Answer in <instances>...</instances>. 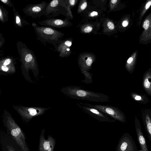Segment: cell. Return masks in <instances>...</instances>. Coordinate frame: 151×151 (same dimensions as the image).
<instances>
[{"label": "cell", "mask_w": 151, "mask_h": 151, "mask_svg": "<svg viewBox=\"0 0 151 151\" xmlns=\"http://www.w3.org/2000/svg\"><path fill=\"white\" fill-rule=\"evenodd\" d=\"M67 95L71 98L95 102H108L110 97L103 93L95 92L85 89L82 86H73L66 88Z\"/></svg>", "instance_id": "obj_1"}, {"label": "cell", "mask_w": 151, "mask_h": 151, "mask_svg": "<svg viewBox=\"0 0 151 151\" xmlns=\"http://www.w3.org/2000/svg\"><path fill=\"white\" fill-rule=\"evenodd\" d=\"M36 35L42 42L52 44L56 50L57 44L60 42V33L55 29L45 26H39L34 23H32Z\"/></svg>", "instance_id": "obj_2"}, {"label": "cell", "mask_w": 151, "mask_h": 151, "mask_svg": "<svg viewBox=\"0 0 151 151\" xmlns=\"http://www.w3.org/2000/svg\"><path fill=\"white\" fill-rule=\"evenodd\" d=\"M83 104L98 109L114 119L122 122L126 121V117L124 113L116 107L108 105L91 104L87 103Z\"/></svg>", "instance_id": "obj_3"}, {"label": "cell", "mask_w": 151, "mask_h": 151, "mask_svg": "<svg viewBox=\"0 0 151 151\" xmlns=\"http://www.w3.org/2000/svg\"><path fill=\"white\" fill-rule=\"evenodd\" d=\"M8 128L10 134L22 151H29L24 135L20 128L14 122H9Z\"/></svg>", "instance_id": "obj_4"}, {"label": "cell", "mask_w": 151, "mask_h": 151, "mask_svg": "<svg viewBox=\"0 0 151 151\" xmlns=\"http://www.w3.org/2000/svg\"><path fill=\"white\" fill-rule=\"evenodd\" d=\"M46 1H42L37 4H30L23 9V12L27 16L33 18L40 17L45 14L47 6Z\"/></svg>", "instance_id": "obj_5"}, {"label": "cell", "mask_w": 151, "mask_h": 151, "mask_svg": "<svg viewBox=\"0 0 151 151\" xmlns=\"http://www.w3.org/2000/svg\"><path fill=\"white\" fill-rule=\"evenodd\" d=\"M76 104L83 112L100 121H114L110 117L95 108L85 105L82 102H78Z\"/></svg>", "instance_id": "obj_6"}, {"label": "cell", "mask_w": 151, "mask_h": 151, "mask_svg": "<svg viewBox=\"0 0 151 151\" xmlns=\"http://www.w3.org/2000/svg\"><path fill=\"white\" fill-rule=\"evenodd\" d=\"M142 26L143 30L139 37V43L147 44L151 43V12L143 20Z\"/></svg>", "instance_id": "obj_7"}, {"label": "cell", "mask_w": 151, "mask_h": 151, "mask_svg": "<svg viewBox=\"0 0 151 151\" xmlns=\"http://www.w3.org/2000/svg\"><path fill=\"white\" fill-rule=\"evenodd\" d=\"M45 130L41 132L39 139L38 151H54L55 140L52 136L49 135L47 139L44 137Z\"/></svg>", "instance_id": "obj_8"}, {"label": "cell", "mask_w": 151, "mask_h": 151, "mask_svg": "<svg viewBox=\"0 0 151 151\" xmlns=\"http://www.w3.org/2000/svg\"><path fill=\"white\" fill-rule=\"evenodd\" d=\"M118 151H137L135 141L129 134H126L122 139L118 147Z\"/></svg>", "instance_id": "obj_9"}, {"label": "cell", "mask_w": 151, "mask_h": 151, "mask_svg": "<svg viewBox=\"0 0 151 151\" xmlns=\"http://www.w3.org/2000/svg\"><path fill=\"white\" fill-rule=\"evenodd\" d=\"M142 116L145 128L151 142V109H146L142 110Z\"/></svg>", "instance_id": "obj_10"}, {"label": "cell", "mask_w": 151, "mask_h": 151, "mask_svg": "<svg viewBox=\"0 0 151 151\" xmlns=\"http://www.w3.org/2000/svg\"><path fill=\"white\" fill-rule=\"evenodd\" d=\"M135 126L138 140L143 151H149L145 138L142 131L139 120L136 116L134 119Z\"/></svg>", "instance_id": "obj_11"}, {"label": "cell", "mask_w": 151, "mask_h": 151, "mask_svg": "<svg viewBox=\"0 0 151 151\" xmlns=\"http://www.w3.org/2000/svg\"><path fill=\"white\" fill-rule=\"evenodd\" d=\"M142 86L147 94L151 96V68H149L144 74Z\"/></svg>", "instance_id": "obj_12"}, {"label": "cell", "mask_w": 151, "mask_h": 151, "mask_svg": "<svg viewBox=\"0 0 151 151\" xmlns=\"http://www.w3.org/2000/svg\"><path fill=\"white\" fill-rule=\"evenodd\" d=\"M39 24L41 25L47 27L58 28L63 26L64 21L61 19L55 18H48L40 22Z\"/></svg>", "instance_id": "obj_13"}, {"label": "cell", "mask_w": 151, "mask_h": 151, "mask_svg": "<svg viewBox=\"0 0 151 151\" xmlns=\"http://www.w3.org/2000/svg\"><path fill=\"white\" fill-rule=\"evenodd\" d=\"M138 51L134 52L127 61L125 68L131 74L134 72L137 62Z\"/></svg>", "instance_id": "obj_14"}, {"label": "cell", "mask_w": 151, "mask_h": 151, "mask_svg": "<svg viewBox=\"0 0 151 151\" xmlns=\"http://www.w3.org/2000/svg\"><path fill=\"white\" fill-rule=\"evenodd\" d=\"M13 10L14 11V22L15 26L18 28H22L26 25H29V24L23 19L15 10Z\"/></svg>", "instance_id": "obj_15"}, {"label": "cell", "mask_w": 151, "mask_h": 151, "mask_svg": "<svg viewBox=\"0 0 151 151\" xmlns=\"http://www.w3.org/2000/svg\"><path fill=\"white\" fill-rule=\"evenodd\" d=\"M130 96L134 101L142 104H146L148 103L149 99L145 94H138L134 92L131 93Z\"/></svg>", "instance_id": "obj_16"}, {"label": "cell", "mask_w": 151, "mask_h": 151, "mask_svg": "<svg viewBox=\"0 0 151 151\" xmlns=\"http://www.w3.org/2000/svg\"><path fill=\"white\" fill-rule=\"evenodd\" d=\"M59 0H53L48 3L45 15L48 16L51 13H54L59 4Z\"/></svg>", "instance_id": "obj_17"}, {"label": "cell", "mask_w": 151, "mask_h": 151, "mask_svg": "<svg viewBox=\"0 0 151 151\" xmlns=\"http://www.w3.org/2000/svg\"><path fill=\"white\" fill-rule=\"evenodd\" d=\"M151 6V0H148L144 3L141 9L138 18V24L139 26L141 24V21L143 17Z\"/></svg>", "instance_id": "obj_18"}, {"label": "cell", "mask_w": 151, "mask_h": 151, "mask_svg": "<svg viewBox=\"0 0 151 151\" xmlns=\"http://www.w3.org/2000/svg\"><path fill=\"white\" fill-rule=\"evenodd\" d=\"M8 12L3 6L0 5V20L1 22L4 23L8 20Z\"/></svg>", "instance_id": "obj_19"}, {"label": "cell", "mask_w": 151, "mask_h": 151, "mask_svg": "<svg viewBox=\"0 0 151 151\" xmlns=\"http://www.w3.org/2000/svg\"><path fill=\"white\" fill-rule=\"evenodd\" d=\"M84 76L85 80L82 81V82H84L87 84L90 83L92 81V74L88 72H82Z\"/></svg>", "instance_id": "obj_20"}, {"label": "cell", "mask_w": 151, "mask_h": 151, "mask_svg": "<svg viewBox=\"0 0 151 151\" xmlns=\"http://www.w3.org/2000/svg\"><path fill=\"white\" fill-rule=\"evenodd\" d=\"M0 1L10 7L13 6V4L10 0H0Z\"/></svg>", "instance_id": "obj_21"}, {"label": "cell", "mask_w": 151, "mask_h": 151, "mask_svg": "<svg viewBox=\"0 0 151 151\" xmlns=\"http://www.w3.org/2000/svg\"><path fill=\"white\" fill-rule=\"evenodd\" d=\"M12 59L9 58H7L5 60L3 63V65L7 66L9 65L11 62Z\"/></svg>", "instance_id": "obj_22"}, {"label": "cell", "mask_w": 151, "mask_h": 151, "mask_svg": "<svg viewBox=\"0 0 151 151\" xmlns=\"http://www.w3.org/2000/svg\"><path fill=\"white\" fill-rule=\"evenodd\" d=\"M28 111L29 112L30 114L32 116H35L36 115L37 113V111L32 108H29L28 109Z\"/></svg>", "instance_id": "obj_23"}, {"label": "cell", "mask_w": 151, "mask_h": 151, "mask_svg": "<svg viewBox=\"0 0 151 151\" xmlns=\"http://www.w3.org/2000/svg\"><path fill=\"white\" fill-rule=\"evenodd\" d=\"M107 26L108 28L111 30L113 29L114 28V25L113 22H109L107 23Z\"/></svg>", "instance_id": "obj_24"}, {"label": "cell", "mask_w": 151, "mask_h": 151, "mask_svg": "<svg viewBox=\"0 0 151 151\" xmlns=\"http://www.w3.org/2000/svg\"><path fill=\"white\" fill-rule=\"evenodd\" d=\"M93 28L91 26H88L85 28L84 29V31L86 33H89L92 30Z\"/></svg>", "instance_id": "obj_25"}, {"label": "cell", "mask_w": 151, "mask_h": 151, "mask_svg": "<svg viewBox=\"0 0 151 151\" xmlns=\"http://www.w3.org/2000/svg\"><path fill=\"white\" fill-rule=\"evenodd\" d=\"M2 34L1 33H0V48L1 47V46L3 45V44L4 43L5 40L4 39V37H3L2 36Z\"/></svg>", "instance_id": "obj_26"}, {"label": "cell", "mask_w": 151, "mask_h": 151, "mask_svg": "<svg viewBox=\"0 0 151 151\" xmlns=\"http://www.w3.org/2000/svg\"><path fill=\"white\" fill-rule=\"evenodd\" d=\"M129 24V21L127 20H125L123 21L122 24L124 27H126Z\"/></svg>", "instance_id": "obj_27"}, {"label": "cell", "mask_w": 151, "mask_h": 151, "mask_svg": "<svg viewBox=\"0 0 151 151\" xmlns=\"http://www.w3.org/2000/svg\"><path fill=\"white\" fill-rule=\"evenodd\" d=\"M87 6V3L86 2L83 3L81 6V8L82 10L84 9Z\"/></svg>", "instance_id": "obj_28"}, {"label": "cell", "mask_w": 151, "mask_h": 151, "mask_svg": "<svg viewBox=\"0 0 151 151\" xmlns=\"http://www.w3.org/2000/svg\"><path fill=\"white\" fill-rule=\"evenodd\" d=\"M7 147L8 151H16L14 148L11 145H7Z\"/></svg>", "instance_id": "obj_29"}, {"label": "cell", "mask_w": 151, "mask_h": 151, "mask_svg": "<svg viewBox=\"0 0 151 151\" xmlns=\"http://www.w3.org/2000/svg\"><path fill=\"white\" fill-rule=\"evenodd\" d=\"M1 68L3 71L6 72L8 71L9 69V68L7 66L4 65L1 66Z\"/></svg>", "instance_id": "obj_30"}, {"label": "cell", "mask_w": 151, "mask_h": 151, "mask_svg": "<svg viewBox=\"0 0 151 151\" xmlns=\"http://www.w3.org/2000/svg\"><path fill=\"white\" fill-rule=\"evenodd\" d=\"M64 44L67 46L70 47L71 45L72 42L70 41L67 40L65 42Z\"/></svg>", "instance_id": "obj_31"}, {"label": "cell", "mask_w": 151, "mask_h": 151, "mask_svg": "<svg viewBox=\"0 0 151 151\" xmlns=\"http://www.w3.org/2000/svg\"><path fill=\"white\" fill-rule=\"evenodd\" d=\"M98 15V12L96 11L93 12L90 14V15L91 17H93L97 15Z\"/></svg>", "instance_id": "obj_32"}, {"label": "cell", "mask_w": 151, "mask_h": 151, "mask_svg": "<svg viewBox=\"0 0 151 151\" xmlns=\"http://www.w3.org/2000/svg\"><path fill=\"white\" fill-rule=\"evenodd\" d=\"M69 1L71 5H73L75 4V0H70Z\"/></svg>", "instance_id": "obj_33"}, {"label": "cell", "mask_w": 151, "mask_h": 151, "mask_svg": "<svg viewBox=\"0 0 151 151\" xmlns=\"http://www.w3.org/2000/svg\"><path fill=\"white\" fill-rule=\"evenodd\" d=\"M117 1V0H111V2L113 4H115Z\"/></svg>", "instance_id": "obj_34"}]
</instances>
